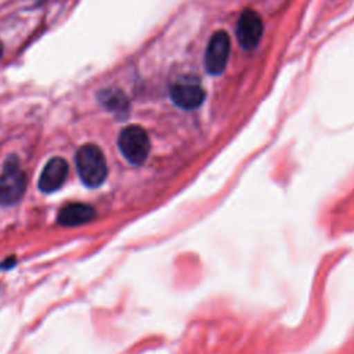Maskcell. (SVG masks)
<instances>
[{"mask_svg": "<svg viewBox=\"0 0 354 354\" xmlns=\"http://www.w3.org/2000/svg\"><path fill=\"white\" fill-rule=\"evenodd\" d=\"M76 167L82 181L87 187H98L108 174L102 151L94 144H84L76 152Z\"/></svg>", "mask_w": 354, "mask_h": 354, "instance_id": "obj_1", "label": "cell"}, {"mask_svg": "<svg viewBox=\"0 0 354 354\" xmlns=\"http://www.w3.org/2000/svg\"><path fill=\"white\" fill-rule=\"evenodd\" d=\"M26 181V174L19 169L18 159L8 158L0 174V205H15L25 192Z\"/></svg>", "mask_w": 354, "mask_h": 354, "instance_id": "obj_2", "label": "cell"}, {"mask_svg": "<svg viewBox=\"0 0 354 354\" xmlns=\"http://www.w3.org/2000/svg\"><path fill=\"white\" fill-rule=\"evenodd\" d=\"M118 144L123 156L133 165L144 163L151 148L147 131L136 124L127 126L120 131Z\"/></svg>", "mask_w": 354, "mask_h": 354, "instance_id": "obj_3", "label": "cell"}, {"mask_svg": "<svg viewBox=\"0 0 354 354\" xmlns=\"http://www.w3.org/2000/svg\"><path fill=\"white\" fill-rule=\"evenodd\" d=\"M230 50V36L224 30L214 32L209 40L205 54V66L209 73L220 75L224 71L228 62Z\"/></svg>", "mask_w": 354, "mask_h": 354, "instance_id": "obj_4", "label": "cell"}, {"mask_svg": "<svg viewBox=\"0 0 354 354\" xmlns=\"http://www.w3.org/2000/svg\"><path fill=\"white\" fill-rule=\"evenodd\" d=\"M263 35V22L253 10H243L236 24V39L245 50L254 48Z\"/></svg>", "mask_w": 354, "mask_h": 354, "instance_id": "obj_5", "label": "cell"}, {"mask_svg": "<svg viewBox=\"0 0 354 354\" xmlns=\"http://www.w3.org/2000/svg\"><path fill=\"white\" fill-rule=\"evenodd\" d=\"M68 176V163L62 158H53L44 166L39 177L40 191L48 194L57 191L65 181Z\"/></svg>", "mask_w": 354, "mask_h": 354, "instance_id": "obj_6", "label": "cell"}, {"mask_svg": "<svg viewBox=\"0 0 354 354\" xmlns=\"http://www.w3.org/2000/svg\"><path fill=\"white\" fill-rule=\"evenodd\" d=\"M170 97L177 106L183 109H194L203 102L206 93L199 84L178 83L171 87Z\"/></svg>", "mask_w": 354, "mask_h": 354, "instance_id": "obj_7", "label": "cell"}, {"mask_svg": "<svg viewBox=\"0 0 354 354\" xmlns=\"http://www.w3.org/2000/svg\"><path fill=\"white\" fill-rule=\"evenodd\" d=\"M95 217V210L90 205L69 203L58 213V223L65 227H76L91 221Z\"/></svg>", "mask_w": 354, "mask_h": 354, "instance_id": "obj_8", "label": "cell"}, {"mask_svg": "<svg viewBox=\"0 0 354 354\" xmlns=\"http://www.w3.org/2000/svg\"><path fill=\"white\" fill-rule=\"evenodd\" d=\"M100 98H101V102L112 111H120L127 106V101L123 93L118 90H106L100 95Z\"/></svg>", "mask_w": 354, "mask_h": 354, "instance_id": "obj_9", "label": "cell"}, {"mask_svg": "<svg viewBox=\"0 0 354 354\" xmlns=\"http://www.w3.org/2000/svg\"><path fill=\"white\" fill-rule=\"evenodd\" d=\"M12 264H14V257H12V259H7V263H6V264H1V267L6 268V267H10V266H12Z\"/></svg>", "mask_w": 354, "mask_h": 354, "instance_id": "obj_10", "label": "cell"}, {"mask_svg": "<svg viewBox=\"0 0 354 354\" xmlns=\"http://www.w3.org/2000/svg\"><path fill=\"white\" fill-rule=\"evenodd\" d=\"M1 54H3V44H1V41H0V57H1Z\"/></svg>", "mask_w": 354, "mask_h": 354, "instance_id": "obj_11", "label": "cell"}]
</instances>
